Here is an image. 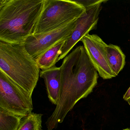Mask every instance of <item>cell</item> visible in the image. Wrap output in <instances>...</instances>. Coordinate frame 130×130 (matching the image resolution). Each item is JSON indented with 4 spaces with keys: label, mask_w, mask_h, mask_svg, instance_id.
Masks as SVG:
<instances>
[{
    "label": "cell",
    "mask_w": 130,
    "mask_h": 130,
    "mask_svg": "<svg viewBox=\"0 0 130 130\" xmlns=\"http://www.w3.org/2000/svg\"><path fill=\"white\" fill-rule=\"evenodd\" d=\"M60 69V97L54 112L46 122L48 130L56 128L76 103L92 92L99 77L83 45L78 46L67 55Z\"/></svg>",
    "instance_id": "cell-1"
},
{
    "label": "cell",
    "mask_w": 130,
    "mask_h": 130,
    "mask_svg": "<svg viewBox=\"0 0 130 130\" xmlns=\"http://www.w3.org/2000/svg\"><path fill=\"white\" fill-rule=\"evenodd\" d=\"M44 0H0V41L24 44L34 35Z\"/></svg>",
    "instance_id": "cell-2"
},
{
    "label": "cell",
    "mask_w": 130,
    "mask_h": 130,
    "mask_svg": "<svg viewBox=\"0 0 130 130\" xmlns=\"http://www.w3.org/2000/svg\"><path fill=\"white\" fill-rule=\"evenodd\" d=\"M0 70L32 96L40 76V69L24 44L0 41Z\"/></svg>",
    "instance_id": "cell-3"
},
{
    "label": "cell",
    "mask_w": 130,
    "mask_h": 130,
    "mask_svg": "<svg viewBox=\"0 0 130 130\" xmlns=\"http://www.w3.org/2000/svg\"><path fill=\"white\" fill-rule=\"evenodd\" d=\"M85 11L86 8L75 1L44 0L34 35L44 34L60 28L80 17Z\"/></svg>",
    "instance_id": "cell-4"
},
{
    "label": "cell",
    "mask_w": 130,
    "mask_h": 130,
    "mask_svg": "<svg viewBox=\"0 0 130 130\" xmlns=\"http://www.w3.org/2000/svg\"><path fill=\"white\" fill-rule=\"evenodd\" d=\"M0 108L23 118L33 109L31 96L1 70Z\"/></svg>",
    "instance_id": "cell-5"
},
{
    "label": "cell",
    "mask_w": 130,
    "mask_h": 130,
    "mask_svg": "<svg viewBox=\"0 0 130 130\" xmlns=\"http://www.w3.org/2000/svg\"><path fill=\"white\" fill-rule=\"evenodd\" d=\"M83 6L86 11L77 19L75 28L70 38L64 43L60 52L58 61L64 58L76 44L81 41L92 30L96 29L99 15L102 9V4L107 2L104 0L76 1Z\"/></svg>",
    "instance_id": "cell-6"
},
{
    "label": "cell",
    "mask_w": 130,
    "mask_h": 130,
    "mask_svg": "<svg viewBox=\"0 0 130 130\" xmlns=\"http://www.w3.org/2000/svg\"><path fill=\"white\" fill-rule=\"evenodd\" d=\"M77 19L53 31L31 36L24 42L26 49L36 60L55 45L70 38L75 28Z\"/></svg>",
    "instance_id": "cell-7"
},
{
    "label": "cell",
    "mask_w": 130,
    "mask_h": 130,
    "mask_svg": "<svg viewBox=\"0 0 130 130\" xmlns=\"http://www.w3.org/2000/svg\"><path fill=\"white\" fill-rule=\"evenodd\" d=\"M80 41L100 76L103 79L116 77L107 60L105 49V42L97 35L89 34L84 36Z\"/></svg>",
    "instance_id": "cell-8"
},
{
    "label": "cell",
    "mask_w": 130,
    "mask_h": 130,
    "mask_svg": "<svg viewBox=\"0 0 130 130\" xmlns=\"http://www.w3.org/2000/svg\"><path fill=\"white\" fill-rule=\"evenodd\" d=\"M40 76L44 80L48 99L57 105L58 103L61 88L60 67L56 66L40 72Z\"/></svg>",
    "instance_id": "cell-9"
},
{
    "label": "cell",
    "mask_w": 130,
    "mask_h": 130,
    "mask_svg": "<svg viewBox=\"0 0 130 130\" xmlns=\"http://www.w3.org/2000/svg\"><path fill=\"white\" fill-rule=\"evenodd\" d=\"M105 49L108 63L114 73L117 76L125 65V55L118 45L106 44Z\"/></svg>",
    "instance_id": "cell-10"
},
{
    "label": "cell",
    "mask_w": 130,
    "mask_h": 130,
    "mask_svg": "<svg viewBox=\"0 0 130 130\" xmlns=\"http://www.w3.org/2000/svg\"><path fill=\"white\" fill-rule=\"evenodd\" d=\"M67 41L64 40L55 45L36 60L39 69L45 70L55 66L58 62L60 50Z\"/></svg>",
    "instance_id": "cell-11"
},
{
    "label": "cell",
    "mask_w": 130,
    "mask_h": 130,
    "mask_svg": "<svg viewBox=\"0 0 130 130\" xmlns=\"http://www.w3.org/2000/svg\"><path fill=\"white\" fill-rule=\"evenodd\" d=\"M23 117L0 108V130H17Z\"/></svg>",
    "instance_id": "cell-12"
},
{
    "label": "cell",
    "mask_w": 130,
    "mask_h": 130,
    "mask_svg": "<svg viewBox=\"0 0 130 130\" xmlns=\"http://www.w3.org/2000/svg\"><path fill=\"white\" fill-rule=\"evenodd\" d=\"M41 114L31 112L23 118L17 130H43Z\"/></svg>",
    "instance_id": "cell-13"
},
{
    "label": "cell",
    "mask_w": 130,
    "mask_h": 130,
    "mask_svg": "<svg viewBox=\"0 0 130 130\" xmlns=\"http://www.w3.org/2000/svg\"><path fill=\"white\" fill-rule=\"evenodd\" d=\"M123 99L130 105V87L124 95Z\"/></svg>",
    "instance_id": "cell-14"
},
{
    "label": "cell",
    "mask_w": 130,
    "mask_h": 130,
    "mask_svg": "<svg viewBox=\"0 0 130 130\" xmlns=\"http://www.w3.org/2000/svg\"><path fill=\"white\" fill-rule=\"evenodd\" d=\"M123 130H130V129L129 128H126V129H124Z\"/></svg>",
    "instance_id": "cell-15"
}]
</instances>
